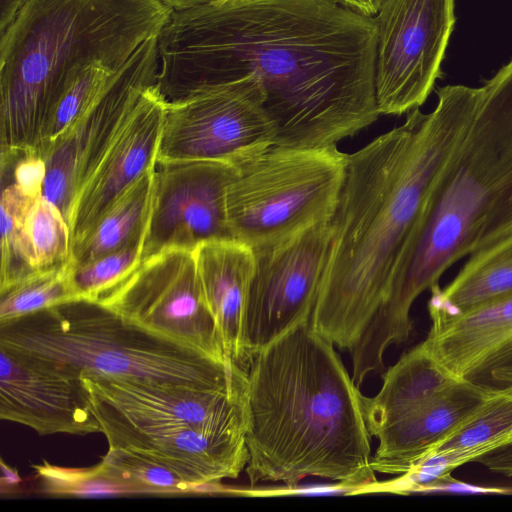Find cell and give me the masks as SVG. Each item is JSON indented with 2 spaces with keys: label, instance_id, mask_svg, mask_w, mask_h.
Wrapping results in <instances>:
<instances>
[{
  "label": "cell",
  "instance_id": "5bb4252c",
  "mask_svg": "<svg viewBox=\"0 0 512 512\" xmlns=\"http://www.w3.org/2000/svg\"><path fill=\"white\" fill-rule=\"evenodd\" d=\"M82 379L98 421L121 422L138 428L190 425L245 433L246 390H206L98 376Z\"/></svg>",
  "mask_w": 512,
  "mask_h": 512
},
{
  "label": "cell",
  "instance_id": "d590c367",
  "mask_svg": "<svg viewBox=\"0 0 512 512\" xmlns=\"http://www.w3.org/2000/svg\"><path fill=\"white\" fill-rule=\"evenodd\" d=\"M341 5L353 9L366 16L374 17L383 0H335Z\"/></svg>",
  "mask_w": 512,
  "mask_h": 512
},
{
  "label": "cell",
  "instance_id": "ac0fdd59",
  "mask_svg": "<svg viewBox=\"0 0 512 512\" xmlns=\"http://www.w3.org/2000/svg\"><path fill=\"white\" fill-rule=\"evenodd\" d=\"M459 379L437 397L376 431L375 472L403 475L462 426L494 393Z\"/></svg>",
  "mask_w": 512,
  "mask_h": 512
},
{
  "label": "cell",
  "instance_id": "484cf974",
  "mask_svg": "<svg viewBox=\"0 0 512 512\" xmlns=\"http://www.w3.org/2000/svg\"><path fill=\"white\" fill-rule=\"evenodd\" d=\"M34 199L13 182L2 189L0 290L36 270L24 231L25 217Z\"/></svg>",
  "mask_w": 512,
  "mask_h": 512
},
{
  "label": "cell",
  "instance_id": "4dcf8cb0",
  "mask_svg": "<svg viewBox=\"0 0 512 512\" xmlns=\"http://www.w3.org/2000/svg\"><path fill=\"white\" fill-rule=\"evenodd\" d=\"M142 240L80 265H73L71 280L80 300L98 301L142 261Z\"/></svg>",
  "mask_w": 512,
  "mask_h": 512
},
{
  "label": "cell",
  "instance_id": "44dd1931",
  "mask_svg": "<svg viewBox=\"0 0 512 512\" xmlns=\"http://www.w3.org/2000/svg\"><path fill=\"white\" fill-rule=\"evenodd\" d=\"M423 341L452 375L464 379L512 339V295L452 317H431Z\"/></svg>",
  "mask_w": 512,
  "mask_h": 512
},
{
  "label": "cell",
  "instance_id": "74e56055",
  "mask_svg": "<svg viewBox=\"0 0 512 512\" xmlns=\"http://www.w3.org/2000/svg\"><path fill=\"white\" fill-rule=\"evenodd\" d=\"M164 4L169 6L173 10L183 9L198 4L210 2L213 0H161Z\"/></svg>",
  "mask_w": 512,
  "mask_h": 512
},
{
  "label": "cell",
  "instance_id": "9a60e30c",
  "mask_svg": "<svg viewBox=\"0 0 512 512\" xmlns=\"http://www.w3.org/2000/svg\"><path fill=\"white\" fill-rule=\"evenodd\" d=\"M0 418L39 435L101 432L82 377L0 344Z\"/></svg>",
  "mask_w": 512,
  "mask_h": 512
},
{
  "label": "cell",
  "instance_id": "e575fe53",
  "mask_svg": "<svg viewBox=\"0 0 512 512\" xmlns=\"http://www.w3.org/2000/svg\"><path fill=\"white\" fill-rule=\"evenodd\" d=\"M28 0H0V35H3L16 19Z\"/></svg>",
  "mask_w": 512,
  "mask_h": 512
},
{
  "label": "cell",
  "instance_id": "8992f818",
  "mask_svg": "<svg viewBox=\"0 0 512 512\" xmlns=\"http://www.w3.org/2000/svg\"><path fill=\"white\" fill-rule=\"evenodd\" d=\"M0 344L50 360L80 377L242 392L247 372L76 300L0 324Z\"/></svg>",
  "mask_w": 512,
  "mask_h": 512
},
{
  "label": "cell",
  "instance_id": "8d00e7d4",
  "mask_svg": "<svg viewBox=\"0 0 512 512\" xmlns=\"http://www.w3.org/2000/svg\"><path fill=\"white\" fill-rule=\"evenodd\" d=\"M1 470H2V477H1V483L2 488L10 485H15L20 481V478L17 474V472L10 467L6 466L3 461H1Z\"/></svg>",
  "mask_w": 512,
  "mask_h": 512
},
{
  "label": "cell",
  "instance_id": "6da1fadb",
  "mask_svg": "<svg viewBox=\"0 0 512 512\" xmlns=\"http://www.w3.org/2000/svg\"><path fill=\"white\" fill-rule=\"evenodd\" d=\"M377 28L335 0H213L173 10L155 85L176 102L254 74L275 145L328 147L373 124Z\"/></svg>",
  "mask_w": 512,
  "mask_h": 512
},
{
  "label": "cell",
  "instance_id": "4316f807",
  "mask_svg": "<svg viewBox=\"0 0 512 512\" xmlns=\"http://www.w3.org/2000/svg\"><path fill=\"white\" fill-rule=\"evenodd\" d=\"M123 66L106 62L92 63L66 86L45 125L38 155L43 158L47 150L87 109Z\"/></svg>",
  "mask_w": 512,
  "mask_h": 512
},
{
  "label": "cell",
  "instance_id": "4fadbf2b",
  "mask_svg": "<svg viewBox=\"0 0 512 512\" xmlns=\"http://www.w3.org/2000/svg\"><path fill=\"white\" fill-rule=\"evenodd\" d=\"M234 167L217 160L156 162L142 260L170 248L194 250L200 243L232 238L226 190Z\"/></svg>",
  "mask_w": 512,
  "mask_h": 512
},
{
  "label": "cell",
  "instance_id": "5b68a950",
  "mask_svg": "<svg viewBox=\"0 0 512 512\" xmlns=\"http://www.w3.org/2000/svg\"><path fill=\"white\" fill-rule=\"evenodd\" d=\"M161 0H28L0 40V156L37 153L50 113L87 66H123L171 12Z\"/></svg>",
  "mask_w": 512,
  "mask_h": 512
},
{
  "label": "cell",
  "instance_id": "603a6c76",
  "mask_svg": "<svg viewBox=\"0 0 512 512\" xmlns=\"http://www.w3.org/2000/svg\"><path fill=\"white\" fill-rule=\"evenodd\" d=\"M430 291V318L460 315L512 295V232L470 255L447 286Z\"/></svg>",
  "mask_w": 512,
  "mask_h": 512
},
{
  "label": "cell",
  "instance_id": "e0dca14e",
  "mask_svg": "<svg viewBox=\"0 0 512 512\" xmlns=\"http://www.w3.org/2000/svg\"><path fill=\"white\" fill-rule=\"evenodd\" d=\"M109 448H122L155 460L198 485L219 484L245 470V433L190 425L138 428L98 421Z\"/></svg>",
  "mask_w": 512,
  "mask_h": 512
},
{
  "label": "cell",
  "instance_id": "cb8c5ba5",
  "mask_svg": "<svg viewBox=\"0 0 512 512\" xmlns=\"http://www.w3.org/2000/svg\"><path fill=\"white\" fill-rule=\"evenodd\" d=\"M155 167L143 173L122 192L88 233L71 247L69 261L73 265L143 241L152 202Z\"/></svg>",
  "mask_w": 512,
  "mask_h": 512
},
{
  "label": "cell",
  "instance_id": "1f68e13d",
  "mask_svg": "<svg viewBox=\"0 0 512 512\" xmlns=\"http://www.w3.org/2000/svg\"><path fill=\"white\" fill-rule=\"evenodd\" d=\"M464 379L494 391L512 387V339L486 357Z\"/></svg>",
  "mask_w": 512,
  "mask_h": 512
},
{
  "label": "cell",
  "instance_id": "d6986e66",
  "mask_svg": "<svg viewBox=\"0 0 512 512\" xmlns=\"http://www.w3.org/2000/svg\"><path fill=\"white\" fill-rule=\"evenodd\" d=\"M194 254L203 294L218 326L225 356L247 371L244 322L257 268L256 252L249 245L228 238L202 242Z\"/></svg>",
  "mask_w": 512,
  "mask_h": 512
},
{
  "label": "cell",
  "instance_id": "9c48e42d",
  "mask_svg": "<svg viewBox=\"0 0 512 512\" xmlns=\"http://www.w3.org/2000/svg\"><path fill=\"white\" fill-rule=\"evenodd\" d=\"M95 303L152 332L229 362L203 294L194 250L170 248L142 260Z\"/></svg>",
  "mask_w": 512,
  "mask_h": 512
},
{
  "label": "cell",
  "instance_id": "ba28073f",
  "mask_svg": "<svg viewBox=\"0 0 512 512\" xmlns=\"http://www.w3.org/2000/svg\"><path fill=\"white\" fill-rule=\"evenodd\" d=\"M254 74L167 102L158 161L217 160L236 166L275 145L276 125Z\"/></svg>",
  "mask_w": 512,
  "mask_h": 512
},
{
  "label": "cell",
  "instance_id": "ffe728a7",
  "mask_svg": "<svg viewBox=\"0 0 512 512\" xmlns=\"http://www.w3.org/2000/svg\"><path fill=\"white\" fill-rule=\"evenodd\" d=\"M512 438V387L495 390L485 403L453 434L409 472L381 483L383 492L424 490L448 478L455 468Z\"/></svg>",
  "mask_w": 512,
  "mask_h": 512
},
{
  "label": "cell",
  "instance_id": "8fae6325",
  "mask_svg": "<svg viewBox=\"0 0 512 512\" xmlns=\"http://www.w3.org/2000/svg\"><path fill=\"white\" fill-rule=\"evenodd\" d=\"M158 34L137 49L43 156L46 164L43 196L58 206L68 224L80 190L143 92L155 83Z\"/></svg>",
  "mask_w": 512,
  "mask_h": 512
},
{
  "label": "cell",
  "instance_id": "277c9868",
  "mask_svg": "<svg viewBox=\"0 0 512 512\" xmlns=\"http://www.w3.org/2000/svg\"><path fill=\"white\" fill-rule=\"evenodd\" d=\"M512 232V61L479 87L471 123L440 174L388 294L364 332L377 351L406 342L414 301L465 256Z\"/></svg>",
  "mask_w": 512,
  "mask_h": 512
},
{
  "label": "cell",
  "instance_id": "836d02e7",
  "mask_svg": "<svg viewBox=\"0 0 512 512\" xmlns=\"http://www.w3.org/2000/svg\"><path fill=\"white\" fill-rule=\"evenodd\" d=\"M475 462L494 473L512 477V438L483 454Z\"/></svg>",
  "mask_w": 512,
  "mask_h": 512
},
{
  "label": "cell",
  "instance_id": "2e32d148",
  "mask_svg": "<svg viewBox=\"0 0 512 512\" xmlns=\"http://www.w3.org/2000/svg\"><path fill=\"white\" fill-rule=\"evenodd\" d=\"M166 103L155 83L143 92L75 199L69 219L71 247L122 192L156 165Z\"/></svg>",
  "mask_w": 512,
  "mask_h": 512
},
{
  "label": "cell",
  "instance_id": "d4e9b609",
  "mask_svg": "<svg viewBox=\"0 0 512 512\" xmlns=\"http://www.w3.org/2000/svg\"><path fill=\"white\" fill-rule=\"evenodd\" d=\"M71 270L68 259L57 266L36 269L0 290V324L80 300L72 284Z\"/></svg>",
  "mask_w": 512,
  "mask_h": 512
},
{
  "label": "cell",
  "instance_id": "f546056e",
  "mask_svg": "<svg viewBox=\"0 0 512 512\" xmlns=\"http://www.w3.org/2000/svg\"><path fill=\"white\" fill-rule=\"evenodd\" d=\"M35 269L65 263L71 252L70 227L62 211L43 195L35 198L24 221Z\"/></svg>",
  "mask_w": 512,
  "mask_h": 512
},
{
  "label": "cell",
  "instance_id": "7402d4cb",
  "mask_svg": "<svg viewBox=\"0 0 512 512\" xmlns=\"http://www.w3.org/2000/svg\"><path fill=\"white\" fill-rule=\"evenodd\" d=\"M459 379L421 342L383 373L382 387L376 395L364 396L370 435L428 403Z\"/></svg>",
  "mask_w": 512,
  "mask_h": 512
},
{
  "label": "cell",
  "instance_id": "3957f363",
  "mask_svg": "<svg viewBox=\"0 0 512 512\" xmlns=\"http://www.w3.org/2000/svg\"><path fill=\"white\" fill-rule=\"evenodd\" d=\"M363 398L310 320L259 351L245 392L250 483L318 477L354 493L375 483Z\"/></svg>",
  "mask_w": 512,
  "mask_h": 512
},
{
  "label": "cell",
  "instance_id": "f1b7e54d",
  "mask_svg": "<svg viewBox=\"0 0 512 512\" xmlns=\"http://www.w3.org/2000/svg\"><path fill=\"white\" fill-rule=\"evenodd\" d=\"M112 472L139 494L171 495L218 491L219 484L198 485L171 468L122 448H109L102 458Z\"/></svg>",
  "mask_w": 512,
  "mask_h": 512
},
{
  "label": "cell",
  "instance_id": "30bf717a",
  "mask_svg": "<svg viewBox=\"0 0 512 512\" xmlns=\"http://www.w3.org/2000/svg\"><path fill=\"white\" fill-rule=\"evenodd\" d=\"M373 19L377 110L408 113L426 101L440 75L455 24L454 0H383Z\"/></svg>",
  "mask_w": 512,
  "mask_h": 512
},
{
  "label": "cell",
  "instance_id": "7a4b0ae2",
  "mask_svg": "<svg viewBox=\"0 0 512 512\" xmlns=\"http://www.w3.org/2000/svg\"><path fill=\"white\" fill-rule=\"evenodd\" d=\"M430 113L405 121L347 156L312 328L351 350L384 302L429 196L461 143L479 89L448 85Z\"/></svg>",
  "mask_w": 512,
  "mask_h": 512
},
{
  "label": "cell",
  "instance_id": "52a82bcc",
  "mask_svg": "<svg viewBox=\"0 0 512 512\" xmlns=\"http://www.w3.org/2000/svg\"><path fill=\"white\" fill-rule=\"evenodd\" d=\"M347 156L337 145H273L233 166L226 190L232 238L260 251L331 221L346 176Z\"/></svg>",
  "mask_w": 512,
  "mask_h": 512
},
{
  "label": "cell",
  "instance_id": "7c38bea8",
  "mask_svg": "<svg viewBox=\"0 0 512 512\" xmlns=\"http://www.w3.org/2000/svg\"><path fill=\"white\" fill-rule=\"evenodd\" d=\"M331 231V221L323 222L276 246L255 251L257 268L244 322L248 365L263 348L311 319Z\"/></svg>",
  "mask_w": 512,
  "mask_h": 512
},
{
  "label": "cell",
  "instance_id": "83f0119b",
  "mask_svg": "<svg viewBox=\"0 0 512 512\" xmlns=\"http://www.w3.org/2000/svg\"><path fill=\"white\" fill-rule=\"evenodd\" d=\"M32 467L45 494L70 497L139 494L135 487L116 476L102 460L90 467H63L46 461Z\"/></svg>",
  "mask_w": 512,
  "mask_h": 512
},
{
  "label": "cell",
  "instance_id": "d6a6232c",
  "mask_svg": "<svg viewBox=\"0 0 512 512\" xmlns=\"http://www.w3.org/2000/svg\"><path fill=\"white\" fill-rule=\"evenodd\" d=\"M11 172L15 183L25 194L32 198L43 195L46 177V164L37 153L21 154L11 164L1 167V172Z\"/></svg>",
  "mask_w": 512,
  "mask_h": 512
}]
</instances>
